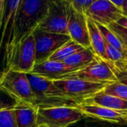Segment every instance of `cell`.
I'll return each mask as SVG.
<instances>
[{
    "label": "cell",
    "instance_id": "6da1fadb",
    "mask_svg": "<svg viewBox=\"0 0 127 127\" xmlns=\"http://www.w3.org/2000/svg\"><path fill=\"white\" fill-rule=\"evenodd\" d=\"M50 1L21 0L15 15L13 39L9 55L16 44L36 31L48 13Z\"/></svg>",
    "mask_w": 127,
    "mask_h": 127
},
{
    "label": "cell",
    "instance_id": "7a4b0ae2",
    "mask_svg": "<svg viewBox=\"0 0 127 127\" xmlns=\"http://www.w3.org/2000/svg\"><path fill=\"white\" fill-rule=\"evenodd\" d=\"M34 95V106L37 108H51L58 106L78 107L79 105L70 100L53 81L42 77L28 74Z\"/></svg>",
    "mask_w": 127,
    "mask_h": 127
},
{
    "label": "cell",
    "instance_id": "3957f363",
    "mask_svg": "<svg viewBox=\"0 0 127 127\" xmlns=\"http://www.w3.org/2000/svg\"><path fill=\"white\" fill-rule=\"evenodd\" d=\"M0 91L7 95L15 102L34 106L36 98L28 74L10 70L4 71L0 76Z\"/></svg>",
    "mask_w": 127,
    "mask_h": 127
},
{
    "label": "cell",
    "instance_id": "277c9868",
    "mask_svg": "<svg viewBox=\"0 0 127 127\" xmlns=\"http://www.w3.org/2000/svg\"><path fill=\"white\" fill-rule=\"evenodd\" d=\"M86 118L79 107L58 106L38 108L37 125L39 127H69Z\"/></svg>",
    "mask_w": 127,
    "mask_h": 127
},
{
    "label": "cell",
    "instance_id": "5b68a950",
    "mask_svg": "<svg viewBox=\"0 0 127 127\" xmlns=\"http://www.w3.org/2000/svg\"><path fill=\"white\" fill-rule=\"evenodd\" d=\"M36 63L35 41L33 33L24 37L13 48L5 62L6 70L30 74Z\"/></svg>",
    "mask_w": 127,
    "mask_h": 127
},
{
    "label": "cell",
    "instance_id": "8992f818",
    "mask_svg": "<svg viewBox=\"0 0 127 127\" xmlns=\"http://www.w3.org/2000/svg\"><path fill=\"white\" fill-rule=\"evenodd\" d=\"M65 79H78L105 85L118 82V79L109 64L97 56H95L94 60L88 65L64 75L61 80Z\"/></svg>",
    "mask_w": 127,
    "mask_h": 127
},
{
    "label": "cell",
    "instance_id": "52a82bcc",
    "mask_svg": "<svg viewBox=\"0 0 127 127\" xmlns=\"http://www.w3.org/2000/svg\"><path fill=\"white\" fill-rule=\"evenodd\" d=\"M68 5L69 0H51L48 13L36 31L68 35Z\"/></svg>",
    "mask_w": 127,
    "mask_h": 127
},
{
    "label": "cell",
    "instance_id": "ba28073f",
    "mask_svg": "<svg viewBox=\"0 0 127 127\" xmlns=\"http://www.w3.org/2000/svg\"><path fill=\"white\" fill-rule=\"evenodd\" d=\"M53 83L70 100L76 102L78 105L103 91L106 86L78 79L54 80Z\"/></svg>",
    "mask_w": 127,
    "mask_h": 127
},
{
    "label": "cell",
    "instance_id": "9c48e42d",
    "mask_svg": "<svg viewBox=\"0 0 127 127\" xmlns=\"http://www.w3.org/2000/svg\"><path fill=\"white\" fill-rule=\"evenodd\" d=\"M33 35L34 37L36 48L35 64L41 63L48 60L59 48L71 39L68 35L39 31H35L33 33Z\"/></svg>",
    "mask_w": 127,
    "mask_h": 127
},
{
    "label": "cell",
    "instance_id": "30bf717a",
    "mask_svg": "<svg viewBox=\"0 0 127 127\" xmlns=\"http://www.w3.org/2000/svg\"><path fill=\"white\" fill-rule=\"evenodd\" d=\"M68 32L73 41L85 48H91L87 16L74 10L70 1L68 10Z\"/></svg>",
    "mask_w": 127,
    "mask_h": 127
},
{
    "label": "cell",
    "instance_id": "8fae6325",
    "mask_svg": "<svg viewBox=\"0 0 127 127\" xmlns=\"http://www.w3.org/2000/svg\"><path fill=\"white\" fill-rule=\"evenodd\" d=\"M86 16L95 22L108 27L122 17V11L110 0H95L86 11Z\"/></svg>",
    "mask_w": 127,
    "mask_h": 127
},
{
    "label": "cell",
    "instance_id": "7c38bea8",
    "mask_svg": "<svg viewBox=\"0 0 127 127\" xmlns=\"http://www.w3.org/2000/svg\"><path fill=\"white\" fill-rule=\"evenodd\" d=\"M71 72V71L63 62L46 60L41 63L35 64L33 68L28 74L42 77L48 80H59Z\"/></svg>",
    "mask_w": 127,
    "mask_h": 127
},
{
    "label": "cell",
    "instance_id": "4fadbf2b",
    "mask_svg": "<svg viewBox=\"0 0 127 127\" xmlns=\"http://www.w3.org/2000/svg\"><path fill=\"white\" fill-rule=\"evenodd\" d=\"M78 107L86 117H92L112 121H126L127 118V112L115 111L93 103H83Z\"/></svg>",
    "mask_w": 127,
    "mask_h": 127
},
{
    "label": "cell",
    "instance_id": "5bb4252c",
    "mask_svg": "<svg viewBox=\"0 0 127 127\" xmlns=\"http://www.w3.org/2000/svg\"><path fill=\"white\" fill-rule=\"evenodd\" d=\"M13 105L17 127H39L37 107L22 102H15Z\"/></svg>",
    "mask_w": 127,
    "mask_h": 127
},
{
    "label": "cell",
    "instance_id": "9a60e30c",
    "mask_svg": "<svg viewBox=\"0 0 127 127\" xmlns=\"http://www.w3.org/2000/svg\"><path fill=\"white\" fill-rule=\"evenodd\" d=\"M84 103L99 105L115 111L127 112V101L107 95L103 92V90L97 93L95 95L88 99Z\"/></svg>",
    "mask_w": 127,
    "mask_h": 127
},
{
    "label": "cell",
    "instance_id": "2e32d148",
    "mask_svg": "<svg viewBox=\"0 0 127 127\" xmlns=\"http://www.w3.org/2000/svg\"><path fill=\"white\" fill-rule=\"evenodd\" d=\"M87 22L92 50L96 56L107 62L108 57L106 51V43L98 28L96 23L88 17Z\"/></svg>",
    "mask_w": 127,
    "mask_h": 127
},
{
    "label": "cell",
    "instance_id": "e0dca14e",
    "mask_svg": "<svg viewBox=\"0 0 127 127\" xmlns=\"http://www.w3.org/2000/svg\"><path fill=\"white\" fill-rule=\"evenodd\" d=\"M95 56L96 55L92 48H84L83 50L74 54L63 63L71 71H76L91 63L94 60Z\"/></svg>",
    "mask_w": 127,
    "mask_h": 127
},
{
    "label": "cell",
    "instance_id": "ac0fdd59",
    "mask_svg": "<svg viewBox=\"0 0 127 127\" xmlns=\"http://www.w3.org/2000/svg\"><path fill=\"white\" fill-rule=\"evenodd\" d=\"M106 43V51L108 57L106 62L114 73L127 71V54L125 51H121Z\"/></svg>",
    "mask_w": 127,
    "mask_h": 127
},
{
    "label": "cell",
    "instance_id": "d6986e66",
    "mask_svg": "<svg viewBox=\"0 0 127 127\" xmlns=\"http://www.w3.org/2000/svg\"><path fill=\"white\" fill-rule=\"evenodd\" d=\"M85 48L80 45L72 39H70L68 42L65 43L60 48H59L50 57L48 60L50 61H57V62H63L68 57H70L74 54L83 50Z\"/></svg>",
    "mask_w": 127,
    "mask_h": 127
},
{
    "label": "cell",
    "instance_id": "ffe728a7",
    "mask_svg": "<svg viewBox=\"0 0 127 127\" xmlns=\"http://www.w3.org/2000/svg\"><path fill=\"white\" fill-rule=\"evenodd\" d=\"M69 127H127V121H112L86 117Z\"/></svg>",
    "mask_w": 127,
    "mask_h": 127
},
{
    "label": "cell",
    "instance_id": "44dd1931",
    "mask_svg": "<svg viewBox=\"0 0 127 127\" xmlns=\"http://www.w3.org/2000/svg\"><path fill=\"white\" fill-rule=\"evenodd\" d=\"M0 127H17L13 104L0 102Z\"/></svg>",
    "mask_w": 127,
    "mask_h": 127
},
{
    "label": "cell",
    "instance_id": "7402d4cb",
    "mask_svg": "<svg viewBox=\"0 0 127 127\" xmlns=\"http://www.w3.org/2000/svg\"><path fill=\"white\" fill-rule=\"evenodd\" d=\"M96 25H97L105 42H106L107 44H109V45H111L112 47L115 48L117 50H119L121 51H125V48L122 45V44L120 42V40L118 39V38L111 30L109 29L108 27L102 25L98 23H96Z\"/></svg>",
    "mask_w": 127,
    "mask_h": 127
},
{
    "label": "cell",
    "instance_id": "603a6c76",
    "mask_svg": "<svg viewBox=\"0 0 127 127\" xmlns=\"http://www.w3.org/2000/svg\"><path fill=\"white\" fill-rule=\"evenodd\" d=\"M103 92L107 95L127 101V86L118 81L106 85Z\"/></svg>",
    "mask_w": 127,
    "mask_h": 127
},
{
    "label": "cell",
    "instance_id": "cb8c5ba5",
    "mask_svg": "<svg viewBox=\"0 0 127 127\" xmlns=\"http://www.w3.org/2000/svg\"><path fill=\"white\" fill-rule=\"evenodd\" d=\"M109 29L111 30L118 38L120 42H121L122 45L127 50V29L119 25L116 22L112 23L108 26Z\"/></svg>",
    "mask_w": 127,
    "mask_h": 127
},
{
    "label": "cell",
    "instance_id": "d4e9b609",
    "mask_svg": "<svg viewBox=\"0 0 127 127\" xmlns=\"http://www.w3.org/2000/svg\"><path fill=\"white\" fill-rule=\"evenodd\" d=\"M95 0H69L72 7L77 12L86 15V11L92 4Z\"/></svg>",
    "mask_w": 127,
    "mask_h": 127
},
{
    "label": "cell",
    "instance_id": "484cf974",
    "mask_svg": "<svg viewBox=\"0 0 127 127\" xmlns=\"http://www.w3.org/2000/svg\"><path fill=\"white\" fill-rule=\"evenodd\" d=\"M115 74L118 82L127 86V71H121V72H115Z\"/></svg>",
    "mask_w": 127,
    "mask_h": 127
},
{
    "label": "cell",
    "instance_id": "4316f807",
    "mask_svg": "<svg viewBox=\"0 0 127 127\" xmlns=\"http://www.w3.org/2000/svg\"><path fill=\"white\" fill-rule=\"evenodd\" d=\"M4 6H5V1L0 0V23H2L4 13Z\"/></svg>",
    "mask_w": 127,
    "mask_h": 127
},
{
    "label": "cell",
    "instance_id": "83f0119b",
    "mask_svg": "<svg viewBox=\"0 0 127 127\" xmlns=\"http://www.w3.org/2000/svg\"><path fill=\"white\" fill-rule=\"evenodd\" d=\"M116 23L118 24L119 25H121V26H122V27H124V28H125L127 29V18H126V17H124V16H122V17Z\"/></svg>",
    "mask_w": 127,
    "mask_h": 127
},
{
    "label": "cell",
    "instance_id": "f1b7e54d",
    "mask_svg": "<svg viewBox=\"0 0 127 127\" xmlns=\"http://www.w3.org/2000/svg\"><path fill=\"white\" fill-rule=\"evenodd\" d=\"M110 1H112V3L116 7H118V8L120 9V10H121V8H122L123 5H124V1H125V0H118V1L110 0Z\"/></svg>",
    "mask_w": 127,
    "mask_h": 127
},
{
    "label": "cell",
    "instance_id": "f546056e",
    "mask_svg": "<svg viewBox=\"0 0 127 127\" xmlns=\"http://www.w3.org/2000/svg\"><path fill=\"white\" fill-rule=\"evenodd\" d=\"M121 11H122V16L127 18V0H125L124 4L121 8Z\"/></svg>",
    "mask_w": 127,
    "mask_h": 127
},
{
    "label": "cell",
    "instance_id": "4dcf8cb0",
    "mask_svg": "<svg viewBox=\"0 0 127 127\" xmlns=\"http://www.w3.org/2000/svg\"><path fill=\"white\" fill-rule=\"evenodd\" d=\"M125 52H126V54H127V50H125Z\"/></svg>",
    "mask_w": 127,
    "mask_h": 127
},
{
    "label": "cell",
    "instance_id": "1f68e13d",
    "mask_svg": "<svg viewBox=\"0 0 127 127\" xmlns=\"http://www.w3.org/2000/svg\"><path fill=\"white\" fill-rule=\"evenodd\" d=\"M1 23H0V28H1Z\"/></svg>",
    "mask_w": 127,
    "mask_h": 127
},
{
    "label": "cell",
    "instance_id": "d6a6232c",
    "mask_svg": "<svg viewBox=\"0 0 127 127\" xmlns=\"http://www.w3.org/2000/svg\"><path fill=\"white\" fill-rule=\"evenodd\" d=\"M126 121H127V119H126Z\"/></svg>",
    "mask_w": 127,
    "mask_h": 127
},
{
    "label": "cell",
    "instance_id": "836d02e7",
    "mask_svg": "<svg viewBox=\"0 0 127 127\" xmlns=\"http://www.w3.org/2000/svg\"></svg>",
    "mask_w": 127,
    "mask_h": 127
}]
</instances>
